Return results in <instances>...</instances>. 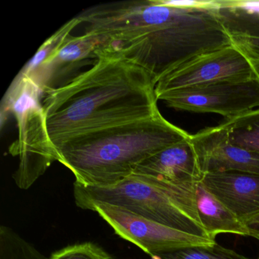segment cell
<instances>
[{
	"instance_id": "1",
	"label": "cell",
	"mask_w": 259,
	"mask_h": 259,
	"mask_svg": "<svg viewBox=\"0 0 259 259\" xmlns=\"http://www.w3.org/2000/svg\"><path fill=\"white\" fill-rule=\"evenodd\" d=\"M157 84L192 59L231 46L217 0H142L103 4L76 16Z\"/></svg>"
},
{
	"instance_id": "2",
	"label": "cell",
	"mask_w": 259,
	"mask_h": 259,
	"mask_svg": "<svg viewBox=\"0 0 259 259\" xmlns=\"http://www.w3.org/2000/svg\"><path fill=\"white\" fill-rule=\"evenodd\" d=\"M96 54L91 69L42 95L47 130L54 146L73 136L160 113L156 84L148 72L107 44Z\"/></svg>"
},
{
	"instance_id": "3",
	"label": "cell",
	"mask_w": 259,
	"mask_h": 259,
	"mask_svg": "<svg viewBox=\"0 0 259 259\" xmlns=\"http://www.w3.org/2000/svg\"><path fill=\"white\" fill-rule=\"evenodd\" d=\"M190 136L159 113L73 136L54 148L57 161L73 174L75 184L104 186L130 177L144 160Z\"/></svg>"
},
{
	"instance_id": "4",
	"label": "cell",
	"mask_w": 259,
	"mask_h": 259,
	"mask_svg": "<svg viewBox=\"0 0 259 259\" xmlns=\"http://www.w3.org/2000/svg\"><path fill=\"white\" fill-rule=\"evenodd\" d=\"M195 184H170L133 174L108 186L74 183V198L76 205L84 210H91L95 204H112L176 230L210 239L198 216Z\"/></svg>"
},
{
	"instance_id": "5",
	"label": "cell",
	"mask_w": 259,
	"mask_h": 259,
	"mask_svg": "<svg viewBox=\"0 0 259 259\" xmlns=\"http://www.w3.org/2000/svg\"><path fill=\"white\" fill-rule=\"evenodd\" d=\"M42 94L32 78L17 75L1 106V123L10 113L14 116L19 138L10 145V154L19 157V167L13 175L16 184L28 189L57 161V154L47 130L41 106Z\"/></svg>"
},
{
	"instance_id": "6",
	"label": "cell",
	"mask_w": 259,
	"mask_h": 259,
	"mask_svg": "<svg viewBox=\"0 0 259 259\" xmlns=\"http://www.w3.org/2000/svg\"><path fill=\"white\" fill-rule=\"evenodd\" d=\"M156 98L175 110L216 113L229 119L259 108V81L213 83L164 92Z\"/></svg>"
},
{
	"instance_id": "7",
	"label": "cell",
	"mask_w": 259,
	"mask_h": 259,
	"mask_svg": "<svg viewBox=\"0 0 259 259\" xmlns=\"http://www.w3.org/2000/svg\"><path fill=\"white\" fill-rule=\"evenodd\" d=\"M91 210L97 212L118 236L151 255L157 256L181 248L216 242L151 221L118 206L98 204Z\"/></svg>"
},
{
	"instance_id": "8",
	"label": "cell",
	"mask_w": 259,
	"mask_h": 259,
	"mask_svg": "<svg viewBox=\"0 0 259 259\" xmlns=\"http://www.w3.org/2000/svg\"><path fill=\"white\" fill-rule=\"evenodd\" d=\"M256 78L245 57L234 48L198 56L165 75L155 86V95L186 88Z\"/></svg>"
},
{
	"instance_id": "9",
	"label": "cell",
	"mask_w": 259,
	"mask_h": 259,
	"mask_svg": "<svg viewBox=\"0 0 259 259\" xmlns=\"http://www.w3.org/2000/svg\"><path fill=\"white\" fill-rule=\"evenodd\" d=\"M190 142L203 175L224 172L259 175V154L233 145L221 124L191 135Z\"/></svg>"
},
{
	"instance_id": "10",
	"label": "cell",
	"mask_w": 259,
	"mask_h": 259,
	"mask_svg": "<svg viewBox=\"0 0 259 259\" xmlns=\"http://www.w3.org/2000/svg\"><path fill=\"white\" fill-rule=\"evenodd\" d=\"M107 40L92 31L78 37L71 35L60 51L48 60L32 78L42 95L48 91L63 87L77 76L83 66H94L97 51Z\"/></svg>"
},
{
	"instance_id": "11",
	"label": "cell",
	"mask_w": 259,
	"mask_h": 259,
	"mask_svg": "<svg viewBox=\"0 0 259 259\" xmlns=\"http://www.w3.org/2000/svg\"><path fill=\"white\" fill-rule=\"evenodd\" d=\"M217 4L232 46L245 57L259 81V1L217 0Z\"/></svg>"
},
{
	"instance_id": "12",
	"label": "cell",
	"mask_w": 259,
	"mask_h": 259,
	"mask_svg": "<svg viewBox=\"0 0 259 259\" xmlns=\"http://www.w3.org/2000/svg\"><path fill=\"white\" fill-rule=\"evenodd\" d=\"M204 187L244 224L259 216V175L239 172H208Z\"/></svg>"
},
{
	"instance_id": "13",
	"label": "cell",
	"mask_w": 259,
	"mask_h": 259,
	"mask_svg": "<svg viewBox=\"0 0 259 259\" xmlns=\"http://www.w3.org/2000/svg\"><path fill=\"white\" fill-rule=\"evenodd\" d=\"M133 174L174 185L195 184L203 177L190 137L144 160Z\"/></svg>"
},
{
	"instance_id": "14",
	"label": "cell",
	"mask_w": 259,
	"mask_h": 259,
	"mask_svg": "<svg viewBox=\"0 0 259 259\" xmlns=\"http://www.w3.org/2000/svg\"><path fill=\"white\" fill-rule=\"evenodd\" d=\"M195 201L201 224L208 237L215 241L220 233L251 236V229L207 190L201 181L195 184Z\"/></svg>"
},
{
	"instance_id": "15",
	"label": "cell",
	"mask_w": 259,
	"mask_h": 259,
	"mask_svg": "<svg viewBox=\"0 0 259 259\" xmlns=\"http://www.w3.org/2000/svg\"><path fill=\"white\" fill-rule=\"evenodd\" d=\"M233 145L259 154V108L221 123Z\"/></svg>"
},
{
	"instance_id": "16",
	"label": "cell",
	"mask_w": 259,
	"mask_h": 259,
	"mask_svg": "<svg viewBox=\"0 0 259 259\" xmlns=\"http://www.w3.org/2000/svg\"><path fill=\"white\" fill-rule=\"evenodd\" d=\"M81 23L82 22L77 17L66 22L40 46L34 57L22 68L18 75L33 78L40 67L60 51L70 37L72 31Z\"/></svg>"
},
{
	"instance_id": "17",
	"label": "cell",
	"mask_w": 259,
	"mask_h": 259,
	"mask_svg": "<svg viewBox=\"0 0 259 259\" xmlns=\"http://www.w3.org/2000/svg\"><path fill=\"white\" fill-rule=\"evenodd\" d=\"M0 259H49L10 227H0Z\"/></svg>"
},
{
	"instance_id": "18",
	"label": "cell",
	"mask_w": 259,
	"mask_h": 259,
	"mask_svg": "<svg viewBox=\"0 0 259 259\" xmlns=\"http://www.w3.org/2000/svg\"><path fill=\"white\" fill-rule=\"evenodd\" d=\"M160 259H252L219 244L188 247L159 254Z\"/></svg>"
},
{
	"instance_id": "19",
	"label": "cell",
	"mask_w": 259,
	"mask_h": 259,
	"mask_svg": "<svg viewBox=\"0 0 259 259\" xmlns=\"http://www.w3.org/2000/svg\"><path fill=\"white\" fill-rule=\"evenodd\" d=\"M49 259H113L110 254L93 242L69 245L54 252Z\"/></svg>"
},
{
	"instance_id": "20",
	"label": "cell",
	"mask_w": 259,
	"mask_h": 259,
	"mask_svg": "<svg viewBox=\"0 0 259 259\" xmlns=\"http://www.w3.org/2000/svg\"><path fill=\"white\" fill-rule=\"evenodd\" d=\"M247 226L251 229V236L259 239V216L250 221Z\"/></svg>"
},
{
	"instance_id": "21",
	"label": "cell",
	"mask_w": 259,
	"mask_h": 259,
	"mask_svg": "<svg viewBox=\"0 0 259 259\" xmlns=\"http://www.w3.org/2000/svg\"><path fill=\"white\" fill-rule=\"evenodd\" d=\"M258 239V240H259V239ZM258 259H259V257H258Z\"/></svg>"
}]
</instances>
